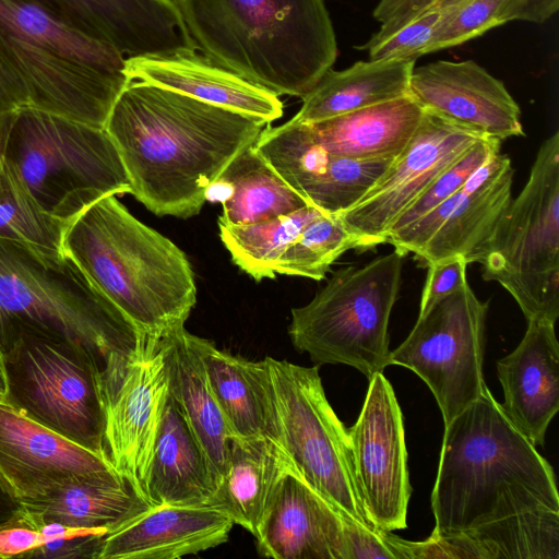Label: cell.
I'll return each instance as SVG.
<instances>
[{
    "label": "cell",
    "mask_w": 559,
    "mask_h": 559,
    "mask_svg": "<svg viewBox=\"0 0 559 559\" xmlns=\"http://www.w3.org/2000/svg\"><path fill=\"white\" fill-rule=\"evenodd\" d=\"M266 121L142 81H130L104 126L131 192L158 216L198 214L209 186L253 144Z\"/></svg>",
    "instance_id": "cell-1"
},
{
    "label": "cell",
    "mask_w": 559,
    "mask_h": 559,
    "mask_svg": "<svg viewBox=\"0 0 559 559\" xmlns=\"http://www.w3.org/2000/svg\"><path fill=\"white\" fill-rule=\"evenodd\" d=\"M430 504L433 532L443 535L532 509L559 511L552 466L487 385L444 426Z\"/></svg>",
    "instance_id": "cell-2"
},
{
    "label": "cell",
    "mask_w": 559,
    "mask_h": 559,
    "mask_svg": "<svg viewBox=\"0 0 559 559\" xmlns=\"http://www.w3.org/2000/svg\"><path fill=\"white\" fill-rule=\"evenodd\" d=\"M175 3L197 49L277 96H305L337 58L324 0Z\"/></svg>",
    "instance_id": "cell-3"
},
{
    "label": "cell",
    "mask_w": 559,
    "mask_h": 559,
    "mask_svg": "<svg viewBox=\"0 0 559 559\" xmlns=\"http://www.w3.org/2000/svg\"><path fill=\"white\" fill-rule=\"evenodd\" d=\"M62 251L142 335L160 336L185 325L197 302L183 251L114 194L66 225Z\"/></svg>",
    "instance_id": "cell-4"
},
{
    "label": "cell",
    "mask_w": 559,
    "mask_h": 559,
    "mask_svg": "<svg viewBox=\"0 0 559 559\" xmlns=\"http://www.w3.org/2000/svg\"><path fill=\"white\" fill-rule=\"evenodd\" d=\"M35 332L81 344L115 385L146 335L66 255L0 238V338Z\"/></svg>",
    "instance_id": "cell-5"
},
{
    "label": "cell",
    "mask_w": 559,
    "mask_h": 559,
    "mask_svg": "<svg viewBox=\"0 0 559 559\" xmlns=\"http://www.w3.org/2000/svg\"><path fill=\"white\" fill-rule=\"evenodd\" d=\"M0 55L27 106L104 127L130 82L126 58L70 27L34 0H0Z\"/></svg>",
    "instance_id": "cell-6"
},
{
    "label": "cell",
    "mask_w": 559,
    "mask_h": 559,
    "mask_svg": "<svg viewBox=\"0 0 559 559\" xmlns=\"http://www.w3.org/2000/svg\"><path fill=\"white\" fill-rule=\"evenodd\" d=\"M5 160L39 205L66 225L99 199L131 192L129 175L104 127L33 107L15 111Z\"/></svg>",
    "instance_id": "cell-7"
},
{
    "label": "cell",
    "mask_w": 559,
    "mask_h": 559,
    "mask_svg": "<svg viewBox=\"0 0 559 559\" xmlns=\"http://www.w3.org/2000/svg\"><path fill=\"white\" fill-rule=\"evenodd\" d=\"M404 258L394 249L361 267L337 270L309 304L292 309L288 334L295 348L316 366L347 365L368 380L383 372Z\"/></svg>",
    "instance_id": "cell-8"
},
{
    "label": "cell",
    "mask_w": 559,
    "mask_h": 559,
    "mask_svg": "<svg viewBox=\"0 0 559 559\" xmlns=\"http://www.w3.org/2000/svg\"><path fill=\"white\" fill-rule=\"evenodd\" d=\"M526 320L559 317V132L540 145L528 180L511 200L479 262Z\"/></svg>",
    "instance_id": "cell-9"
},
{
    "label": "cell",
    "mask_w": 559,
    "mask_h": 559,
    "mask_svg": "<svg viewBox=\"0 0 559 559\" xmlns=\"http://www.w3.org/2000/svg\"><path fill=\"white\" fill-rule=\"evenodd\" d=\"M0 349L10 404L67 439L107 455L102 369L88 349L35 332L5 335Z\"/></svg>",
    "instance_id": "cell-10"
},
{
    "label": "cell",
    "mask_w": 559,
    "mask_h": 559,
    "mask_svg": "<svg viewBox=\"0 0 559 559\" xmlns=\"http://www.w3.org/2000/svg\"><path fill=\"white\" fill-rule=\"evenodd\" d=\"M265 360L277 442L290 466L344 518L373 528L360 499L348 428L325 396L318 366L304 367L272 357Z\"/></svg>",
    "instance_id": "cell-11"
},
{
    "label": "cell",
    "mask_w": 559,
    "mask_h": 559,
    "mask_svg": "<svg viewBox=\"0 0 559 559\" xmlns=\"http://www.w3.org/2000/svg\"><path fill=\"white\" fill-rule=\"evenodd\" d=\"M488 302L468 283L418 314L408 336L390 352L388 366L414 371L430 389L444 426L483 393Z\"/></svg>",
    "instance_id": "cell-12"
},
{
    "label": "cell",
    "mask_w": 559,
    "mask_h": 559,
    "mask_svg": "<svg viewBox=\"0 0 559 559\" xmlns=\"http://www.w3.org/2000/svg\"><path fill=\"white\" fill-rule=\"evenodd\" d=\"M514 169L506 154L497 153L432 211L411 226L390 234L385 243L426 266L460 257L479 262L510 204Z\"/></svg>",
    "instance_id": "cell-13"
},
{
    "label": "cell",
    "mask_w": 559,
    "mask_h": 559,
    "mask_svg": "<svg viewBox=\"0 0 559 559\" xmlns=\"http://www.w3.org/2000/svg\"><path fill=\"white\" fill-rule=\"evenodd\" d=\"M484 138L425 110L412 140L388 171L356 204L338 214L358 249L385 243L400 216L445 168Z\"/></svg>",
    "instance_id": "cell-14"
},
{
    "label": "cell",
    "mask_w": 559,
    "mask_h": 559,
    "mask_svg": "<svg viewBox=\"0 0 559 559\" xmlns=\"http://www.w3.org/2000/svg\"><path fill=\"white\" fill-rule=\"evenodd\" d=\"M348 435L368 522L378 531L405 528L412 487L403 414L383 372L369 379L362 408Z\"/></svg>",
    "instance_id": "cell-15"
},
{
    "label": "cell",
    "mask_w": 559,
    "mask_h": 559,
    "mask_svg": "<svg viewBox=\"0 0 559 559\" xmlns=\"http://www.w3.org/2000/svg\"><path fill=\"white\" fill-rule=\"evenodd\" d=\"M169 395L160 336H145L122 380L104 397L105 447L120 477L145 501L152 453Z\"/></svg>",
    "instance_id": "cell-16"
},
{
    "label": "cell",
    "mask_w": 559,
    "mask_h": 559,
    "mask_svg": "<svg viewBox=\"0 0 559 559\" xmlns=\"http://www.w3.org/2000/svg\"><path fill=\"white\" fill-rule=\"evenodd\" d=\"M254 148L308 204L340 214L356 204L395 157L353 159L326 151L307 123L287 122L261 131Z\"/></svg>",
    "instance_id": "cell-17"
},
{
    "label": "cell",
    "mask_w": 559,
    "mask_h": 559,
    "mask_svg": "<svg viewBox=\"0 0 559 559\" xmlns=\"http://www.w3.org/2000/svg\"><path fill=\"white\" fill-rule=\"evenodd\" d=\"M110 460L0 400V486L17 502L82 479H118Z\"/></svg>",
    "instance_id": "cell-18"
},
{
    "label": "cell",
    "mask_w": 559,
    "mask_h": 559,
    "mask_svg": "<svg viewBox=\"0 0 559 559\" xmlns=\"http://www.w3.org/2000/svg\"><path fill=\"white\" fill-rule=\"evenodd\" d=\"M409 95L427 111L481 136L524 134L521 109L503 82L473 60H439L414 68Z\"/></svg>",
    "instance_id": "cell-19"
},
{
    "label": "cell",
    "mask_w": 559,
    "mask_h": 559,
    "mask_svg": "<svg viewBox=\"0 0 559 559\" xmlns=\"http://www.w3.org/2000/svg\"><path fill=\"white\" fill-rule=\"evenodd\" d=\"M126 59L197 50L175 0H34Z\"/></svg>",
    "instance_id": "cell-20"
},
{
    "label": "cell",
    "mask_w": 559,
    "mask_h": 559,
    "mask_svg": "<svg viewBox=\"0 0 559 559\" xmlns=\"http://www.w3.org/2000/svg\"><path fill=\"white\" fill-rule=\"evenodd\" d=\"M343 518L289 464L254 536L259 554L274 559H345Z\"/></svg>",
    "instance_id": "cell-21"
},
{
    "label": "cell",
    "mask_w": 559,
    "mask_h": 559,
    "mask_svg": "<svg viewBox=\"0 0 559 559\" xmlns=\"http://www.w3.org/2000/svg\"><path fill=\"white\" fill-rule=\"evenodd\" d=\"M496 365L503 390V413L535 447L544 445L547 428L559 409L555 323L528 320L520 344Z\"/></svg>",
    "instance_id": "cell-22"
},
{
    "label": "cell",
    "mask_w": 559,
    "mask_h": 559,
    "mask_svg": "<svg viewBox=\"0 0 559 559\" xmlns=\"http://www.w3.org/2000/svg\"><path fill=\"white\" fill-rule=\"evenodd\" d=\"M124 73L130 81L168 88L267 123L283 115L276 94L197 50L127 58Z\"/></svg>",
    "instance_id": "cell-23"
},
{
    "label": "cell",
    "mask_w": 559,
    "mask_h": 559,
    "mask_svg": "<svg viewBox=\"0 0 559 559\" xmlns=\"http://www.w3.org/2000/svg\"><path fill=\"white\" fill-rule=\"evenodd\" d=\"M234 522L211 506H151L107 532L97 559H176L228 539Z\"/></svg>",
    "instance_id": "cell-24"
},
{
    "label": "cell",
    "mask_w": 559,
    "mask_h": 559,
    "mask_svg": "<svg viewBox=\"0 0 559 559\" xmlns=\"http://www.w3.org/2000/svg\"><path fill=\"white\" fill-rule=\"evenodd\" d=\"M193 344L231 436L267 439L278 444L272 383L265 358L248 360L195 335Z\"/></svg>",
    "instance_id": "cell-25"
},
{
    "label": "cell",
    "mask_w": 559,
    "mask_h": 559,
    "mask_svg": "<svg viewBox=\"0 0 559 559\" xmlns=\"http://www.w3.org/2000/svg\"><path fill=\"white\" fill-rule=\"evenodd\" d=\"M216 480L177 402L169 394L146 478L151 506H207Z\"/></svg>",
    "instance_id": "cell-26"
},
{
    "label": "cell",
    "mask_w": 559,
    "mask_h": 559,
    "mask_svg": "<svg viewBox=\"0 0 559 559\" xmlns=\"http://www.w3.org/2000/svg\"><path fill=\"white\" fill-rule=\"evenodd\" d=\"M424 108L411 96L307 123L330 153L353 159L396 157L412 140Z\"/></svg>",
    "instance_id": "cell-27"
},
{
    "label": "cell",
    "mask_w": 559,
    "mask_h": 559,
    "mask_svg": "<svg viewBox=\"0 0 559 559\" xmlns=\"http://www.w3.org/2000/svg\"><path fill=\"white\" fill-rule=\"evenodd\" d=\"M162 338L168 362L169 394L200 442L217 486L227 467L233 436L209 384L193 344V334L181 325L168 331Z\"/></svg>",
    "instance_id": "cell-28"
},
{
    "label": "cell",
    "mask_w": 559,
    "mask_h": 559,
    "mask_svg": "<svg viewBox=\"0 0 559 559\" xmlns=\"http://www.w3.org/2000/svg\"><path fill=\"white\" fill-rule=\"evenodd\" d=\"M205 201L221 203L218 222L230 225L261 223L308 205L253 144L239 151L209 186Z\"/></svg>",
    "instance_id": "cell-29"
},
{
    "label": "cell",
    "mask_w": 559,
    "mask_h": 559,
    "mask_svg": "<svg viewBox=\"0 0 559 559\" xmlns=\"http://www.w3.org/2000/svg\"><path fill=\"white\" fill-rule=\"evenodd\" d=\"M413 59L355 62L347 69H329L302 96L293 121L309 123L409 95Z\"/></svg>",
    "instance_id": "cell-30"
},
{
    "label": "cell",
    "mask_w": 559,
    "mask_h": 559,
    "mask_svg": "<svg viewBox=\"0 0 559 559\" xmlns=\"http://www.w3.org/2000/svg\"><path fill=\"white\" fill-rule=\"evenodd\" d=\"M289 465L275 442L233 437L227 467L207 506L257 535L274 489Z\"/></svg>",
    "instance_id": "cell-31"
},
{
    "label": "cell",
    "mask_w": 559,
    "mask_h": 559,
    "mask_svg": "<svg viewBox=\"0 0 559 559\" xmlns=\"http://www.w3.org/2000/svg\"><path fill=\"white\" fill-rule=\"evenodd\" d=\"M37 526L58 523L73 528L110 532L151 504L122 478L82 479L66 484L36 500L21 502Z\"/></svg>",
    "instance_id": "cell-32"
},
{
    "label": "cell",
    "mask_w": 559,
    "mask_h": 559,
    "mask_svg": "<svg viewBox=\"0 0 559 559\" xmlns=\"http://www.w3.org/2000/svg\"><path fill=\"white\" fill-rule=\"evenodd\" d=\"M469 559H559V511L538 508L465 532Z\"/></svg>",
    "instance_id": "cell-33"
},
{
    "label": "cell",
    "mask_w": 559,
    "mask_h": 559,
    "mask_svg": "<svg viewBox=\"0 0 559 559\" xmlns=\"http://www.w3.org/2000/svg\"><path fill=\"white\" fill-rule=\"evenodd\" d=\"M324 212L308 204L293 213L249 225L218 222L233 262L255 281L274 278L276 265L304 227Z\"/></svg>",
    "instance_id": "cell-34"
},
{
    "label": "cell",
    "mask_w": 559,
    "mask_h": 559,
    "mask_svg": "<svg viewBox=\"0 0 559 559\" xmlns=\"http://www.w3.org/2000/svg\"><path fill=\"white\" fill-rule=\"evenodd\" d=\"M66 224L45 211L14 168L4 162L0 175V238L41 252L64 255Z\"/></svg>",
    "instance_id": "cell-35"
},
{
    "label": "cell",
    "mask_w": 559,
    "mask_h": 559,
    "mask_svg": "<svg viewBox=\"0 0 559 559\" xmlns=\"http://www.w3.org/2000/svg\"><path fill=\"white\" fill-rule=\"evenodd\" d=\"M350 249H358V242L340 215L322 213L285 250L276 274L323 280L330 266Z\"/></svg>",
    "instance_id": "cell-36"
},
{
    "label": "cell",
    "mask_w": 559,
    "mask_h": 559,
    "mask_svg": "<svg viewBox=\"0 0 559 559\" xmlns=\"http://www.w3.org/2000/svg\"><path fill=\"white\" fill-rule=\"evenodd\" d=\"M464 1L435 0L420 10L385 21L359 49H366L371 60H416L426 55L441 23Z\"/></svg>",
    "instance_id": "cell-37"
},
{
    "label": "cell",
    "mask_w": 559,
    "mask_h": 559,
    "mask_svg": "<svg viewBox=\"0 0 559 559\" xmlns=\"http://www.w3.org/2000/svg\"><path fill=\"white\" fill-rule=\"evenodd\" d=\"M500 145L501 141L489 138H484L472 145L460 158L445 168L417 201L400 216L389 230L388 236L411 226L459 191L484 163L500 152Z\"/></svg>",
    "instance_id": "cell-38"
},
{
    "label": "cell",
    "mask_w": 559,
    "mask_h": 559,
    "mask_svg": "<svg viewBox=\"0 0 559 559\" xmlns=\"http://www.w3.org/2000/svg\"><path fill=\"white\" fill-rule=\"evenodd\" d=\"M510 0H465L439 26L426 51L431 53L462 45L507 23Z\"/></svg>",
    "instance_id": "cell-39"
},
{
    "label": "cell",
    "mask_w": 559,
    "mask_h": 559,
    "mask_svg": "<svg viewBox=\"0 0 559 559\" xmlns=\"http://www.w3.org/2000/svg\"><path fill=\"white\" fill-rule=\"evenodd\" d=\"M45 543L25 558H92L97 559L104 530L73 528L58 523L39 526Z\"/></svg>",
    "instance_id": "cell-40"
},
{
    "label": "cell",
    "mask_w": 559,
    "mask_h": 559,
    "mask_svg": "<svg viewBox=\"0 0 559 559\" xmlns=\"http://www.w3.org/2000/svg\"><path fill=\"white\" fill-rule=\"evenodd\" d=\"M467 262L460 257L427 265L428 273L421 294L419 313L460 289L466 280Z\"/></svg>",
    "instance_id": "cell-41"
},
{
    "label": "cell",
    "mask_w": 559,
    "mask_h": 559,
    "mask_svg": "<svg viewBox=\"0 0 559 559\" xmlns=\"http://www.w3.org/2000/svg\"><path fill=\"white\" fill-rule=\"evenodd\" d=\"M44 542L39 527L23 511L0 524V558L2 559L25 558L31 550Z\"/></svg>",
    "instance_id": "cell-42"
},
{
    "label": "cell",
    "mask_w": 559,
    "mask_h": 559,
    "mask_svg": "<svg viewBox=\"0 0 559 559\" xmlns=\"http://www.w3.org/2000/svg\"><path fill=\"white\" fill-rule=\"evenodd\" d=\"M345 559H395L378 530L343 518Z\"/></svg>",
    "instance_id": "cell-43"
},
{
    "label": "cell",
    "mask_w": 559,
    "mask_h": 559,
    "mask_svg": "<svg viewBox=\"0 0 559 559\" xmlns=\"http://www.w3.org/2000/svg\"><path fill=\"white\" fill-rule=\"evenodd\" d=\"M27 106V94L20 78L0 55V115Z\"/></svg>",
    "instance_id": "cell-44"
},
{
    "label": "cell",
    "mask_w": 559,
    "mask_h": 559,
    "mask_svg": "<svg viewBox=\"0 0 559 559\" xmlns=\"http://www.w3.org/2000/svg\"><path fill=\"white\" fill-rule=\"evenodd\" d=\"M559 9V0H510L506 20L544 23Z\"/></svg>",
    "instance_id": "cell-45"
},
{
    "label": "cell",
    "mask_w": 559,
    "mask_h": 559,
    "mask_svg": "<svg viewBox=\"0 0 559 559\" xmlns=\"http://www.w3.org/2000/svg\"><path fill=\"white\" fill-rule=\"evenodd\" d=\"M435 0H380L373 10V17L383 23L396 16L420 10Z\"/></svg>",
    "instance_id": "cell-46"
},
{
    "label": "cell",
    "mask_w": 559,
    "mask_h": 559,
    "mask_svg": "<svg viewBox=\"0 0 559 559\" xmlns=\"http://www.w3.org/2000/svg\"><path fill=\"white\" fill-rule=\"evenodd\" d=\"M21 504L0 486V524L21 513Z\"/></svg>",
    "instance_id": "cell-47"
},
{
    "label": "cell",
    "mask_w": 559,
    "mask_h": 559,
    "mask_svg": "<svg viewBox=\"0 0 559 559\" xmlns=\"http://www.w3.org/2000/svg\"><path fill=\"white\" fill-rule=\"evenodd\" d=\"M15 111L0 115V175L5 162V147Z\"/></svg>",
    "instance_id": "cell-48"
},
{
    "label": "cell",
    "mask_w": 559,
    "mask_h": 559,
    "mask_svg": "<svg viewBox=\"0 0 559 559\" xmlns=\"http://www.w3.org/2000/svg\"><path fill=\"white\" fill-rule=\"evenodd\" d=\"M8 397V383L4 366L3 352L0 349V400L7 401Z\"/></svg>",
    "instance_id": "cell-49"
}]
</instances>
